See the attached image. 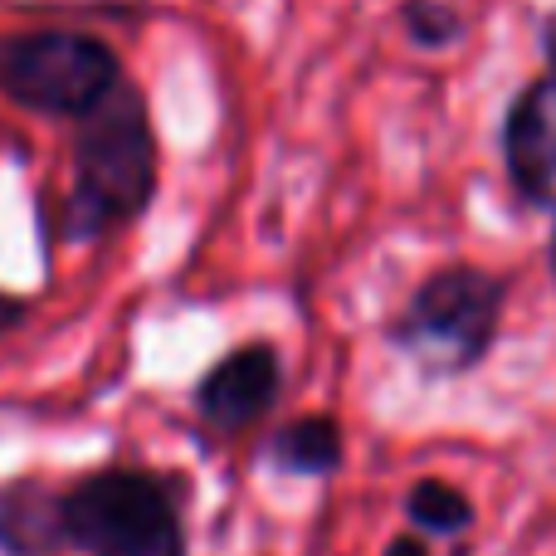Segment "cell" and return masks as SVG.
I'll list each match as a JSON object with an SVG mask.
<instances>
[{
    "instance_id": "2",
    "label": "cell",
    "mask_w": 556,
    "mask_h": 556,
    "mask_svg": "<svg viewBox=\"0 0 556 556\" xmlns=\"http://www.w3.org/2000/svg\"><path fill=\"white\" fill-rule=\"evenodd\" d=\"M503 313V283L483 269H444L415 293V303L405 307L401 346L434 376H459L473 362H483V352L493 346Z\"/></svg>"
},
{
    "instance_id": "7",
    "label": "cell",
    "mask_w": 556,
    "mask_h": 556,
    "mask_svg": "<svg viewBox=\"0 0 556 556\" xmlns=\"http://www.w3.org/2000/svg\"><path fill=\"white\" fill-rule=\"evenodd\" d=\"M0 542L20 556L49 552L54 542H64V498H49L29 483L10 489L0 498Z\"/></svg>"
},
{
    "instance_id": "8",
    "label": "cell",
    "mask_w": 556,
    "mask_h": 556,
    "mask_svg": "<svg viewBox=\"0 0 556 556\" xmlns=\"http://www.w3.org/2000/svg\"><path fill=\"white\" fill-rule=\"evenodd\" d=\"M274 459L298 473H327L342 459V434H337L332 420H298L278 434Z\"/></svg>"
},
{
    "instance_id": "1",
    "label": "cell",
    "mask_w": 556,
    "mask_h": 556,
    "mask_svg": "<svg viewBox=\"0 0 556 556\" xmlns=\"http://www.w3.org/2000/svg\"><path fill=\"white\" fill-rule=\"evenodd\" d=\"M156 181L152 127L132 88H108L84 113L78 137V191L68 201V235H93L113 220H132Z\"/></svg>"
},
{
    "instance_id": "11",
    "label": "cell",
    "mask_w": 556,
    "mask_h": 556,
    "mask_svg": "<svg viewBox=\"0 0 556 556\" xmlns=\"http://www.w3.org/2000/svg\"><path fill=\"white\" fill-rule=\"evenodd\" d=\"M547 59H552V74H556V15L547 20Z\"/></svg>"
},
{
    "instance_id": "10",
    "label": "cell",
    "mask_w": 556,
    "mask_h": 556,
    "mask_svg": "<svg viewBox=\"0 0 556 556\" xmlns=\"http://www.w3.org/2000/svg\"><path fill=\"white\" fill-rule=\"evenodd\" d=\"M386 556H425V547L415 538H395L391 547H386Z\"/></svg>"
},
{
    "instance_id": "5",
    "label": "cell",
    "mask_w": 556,
    "mask_h": 556,
    "mask_svg": "<svg viewBox=\"0 0 556 556\" xmlns=\"http://www.w3.org/2000/svg\"><path fill=\"white\" fill-rule=\"evenodd\" d=\"M503 152H508L513 186L532 205H556V74L538 78L513 103Z\"/></svg>"
},
{
    "instance_id": "6",
    "label": "cell",
    "mask_w": 556,
    "mask_h": 556,
    "mask_svg": "<svg viewBox=\"0 0 556 556\" xmlns=\"http://www.w3.org/2000/svg\"><path fill=\"white\" fill-rule=\"evenodd\" d=\"M278 395V356L269 346H240L235 356H225L201 386V410L205 420L225 425H250L260 420Z\"/></svg>"
},
{
    "instance_id": "4",
    "label": "cell",
    "mask_w": 556,
    "mask_h": 556,
    "mask_svg": "<svg viewBox=\"0 0 556 556\" xmlns=\"http://www.w3.org/2000/svg\"><path fill=\"white\" fill-rule=\"evenodd\" d=\"M117 84V59L98 39L45 29L0 45V88L39 113H88Z\"/></svg>"
},
{
    "instance_id": "12",
    "label": "cell",
    "mask_w": 556,
    "mask_h": 556,
    "mask_svg": "<svg viewBox=\"0 0 556 556\" xmlns=\"http://www.w3.org/2000/svg\"><path fill=\"white\" fill-rule=\"evenodd\" d=\"M552 269H556V230H552Z\"/></svg>"
},
{
    "instance_id": "3",
    "label": "cell",
    "mask_w": 556,
    "mask_h": 556,
    "mask_svg": "<svg viewBox=\"0 0 556 556\" xmlns=\"http://www.w3.org/2000/svg\"><path fill=\"white\" fill-rule=\"evenodd\" d=\"M64 538L88 556H181L176 503L147 473H98L64 498Z\"/></svg>"
},
{
    "instance_id": "9",
    "label": "cell",
    "mask_w": 556,
    "mask_h": 556,
    "mask_svg": "<svg viewBox=\"0 0 556 556\" xmlns=\"http://www.w3.org/2000/svg\"><path fill=\"white\" fill-rule=\"evenodd\" d=\"M405 513H410V522H415V528H425V532H464L473 522V503L464 498L459 489L434 483V479L415 483Z\"/></svg>"
}]
</instances>
